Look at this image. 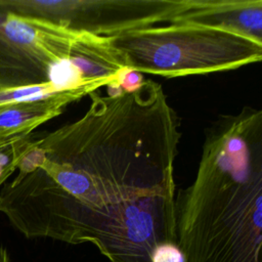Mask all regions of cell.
<instances>
[{
    "mask_svg": "<svg viewBox=\"0 0 262 262\" xmlns=\"http://www.w3.org/2000/svg\"><path fill=\"white\" fill-rule=\"evenodd\" d=\"M56 92L50 85L0 87V110L18 102L40 99Z\"/></svg>",
    "mask_w": 262,
    "mask_h": 262,
    "instance_id": "obj_8",
    "label": "cell"
},
{
    "mask_svg": "<svg viewBox=\"0 0 262 262\" xmlns=\"http://www.w3.org/2000/svg\"><path fill=\"white\" fill-rule=\"evenodd\" d=\"M122 68L111 37L0 9V87L50 85L55 91L106 86Z\"/></svg>",
    "mask_w": 262,
    "mask_h": 262,
    "instance_id": "obj_2",
    "label": "cell"
},
{
    "mask_svg": "<svg viewBox=\"0 0 262 262\" xmlns=\"http://www.w3.org/2000/svg\"><path fill=\"white\" fill-rule=\"evenodd\" d=\"M0 262H10L6 249L1 246H0Z\"/></svg>",
    "mask_w": 262,
    "mask_h": 262,
    "instance_id": "obj_10",
    "label": "cell"
},
{
    "mask_svg": "<svg viewBox=\"0 0 262 262\" xmlns=\"http://www.w3.org/2000/svg\"><path fill=\"white\" fill-rule=\"evenodd\" d=\"M143 81L141 73L129 68L125 69L119 76V85L123 92L135 91L142 85Z\"/></svg>",
    "mask_w": 262,
    "mask_h": 262,
    "instance_id": "obj_9",
    "label": "cell"
},
{
    "mask_svg": "<svg viewBox=\"0 0 262 262\" xmlns=\"http://www.w3.org/2000/svg\"><path fill=\"white\" fill-rule=\"evenodd\" d=\"M173 21L222 28L262 41V0H193Z\"/></svg>",
    "mask_w": 262,
    "mask_h": 262,
    "instance_id": "obj_5",
    "label": "cell"
},
{
    "mask_svg": "<svg viewBox=\"0 0 262 262\" xmlns=\"http://www.w3.org/2000/svg\"><path fill=\"white\" fill-rule=\"evenodd\" d=\"M193 0H0V9L95 36L172 23Z\"/></svg>",
    "mask_w": 262,
    "mask_h": 262,
    "instance_id": "obj_4",
    "label": "cell"
},
{
    "mask_svg": "<svg viewBox=\"0 0 262 262\" xmlns=\"http://www.w3.org/2000/svg\"><path fill=\"white\" fill-rule=\"evenodd\" d=\"M99 87L89 85L63 90L49 96L18 102L0 110V139L31 134L43 123L57 117L71 102L89 95Z\"/></svg>",
    "mask_w": 262,
    "mask_h": 262,
    "instance_id": "obj_6",
    "label": "cell"
},
{
    "mask_svg": "<svg viewBox=\"0 0 262 262\" xmlns=\"http://www.w3.org/2000/svg\"><path fill=\"white\" fill-rule=\"evenodd\" d=\"M35 136L17 135L0 139V187L17 169L18 162L27 151Z\"/></svg>",
    "mask_w": 262,
    "mask_h": 262,
    "instance_id": "obj_7",
    "label": "cell"
},
{
    "mask_svg": "<svg viewBox=\"0 0 262 262\" xmlns=\"http://www.w3.org/2000/svg\"><path fill=\"white\" fill-rule=\"evenodd\" d=\"M127 68L175 78L235 70L262 59V41L222 28L173 21L112 37Z\"/></svg>",
    "mask_w": 262,
    "mask_h": 262,
    "instance_id": "obj_3",
    "label": "cell"
},
{
    "mask_svg": "<svg viewBox=\"0 0 262 262\" xmlns=\"http://www.w3.org/2000/svg\"><path fill=\"white\" fill-rule=\"evenodd\" d=\"M89 96L80 118L34 138L0 187V212L28 238L88 243L108 262H137L176 230L180 118L152 80Z\"/></svg>",
    "mask_w": 262,
    "mask_h": 262,
    "instance_id": "obj_1",
    "label": "cell"
}]
</instances>
